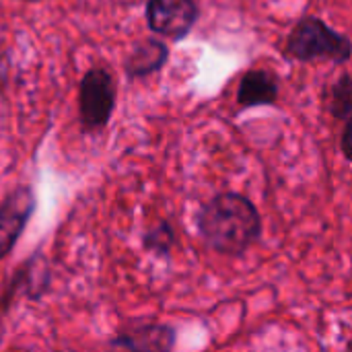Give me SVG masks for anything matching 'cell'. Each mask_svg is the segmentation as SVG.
Returning <instances> with one entry per match:
<instances>
[{
	"mask_svg": "<svg viewBox=\"0 0 352 352\" xmlns=\"http://www.w3.org/2000/svg\"><path fill=\"white\" fill-rule=\"evenodd\" d=\"M146 16L153 31L179 39L194 27L198 19V6L194 0H151Z\"/></svg>",
	"mask_w": 352,
	"mask_h": 352,
	"instance_id": "cell-4",
	"label": "cell"
},
{
	"mask_svg": "<svg viewBox=\"0 0 352 352\" xmlns=\"http://www.w3.org/2000/svg\"><path fill=\"white\" fill-rule=\"evenodd\" d=\"M33 210V194L27 188L16 190L6 198L0 208V258H4L14 245L16 237L27 225V219Z\"/></svg>",
	"mask_w": 352,
	"mask_h": 352,
	"instance_id": "cell-6",
	"label": "cell"
},
{
	"mask_svg": "<svg viewBox=\"0 0 352 352\" xmlns=\"http://www.w3.org/2000/svg\"><path fill=\"white\" fill-rule=\"evenodd\" d=\"M342 153L349 161H352V116L349 118L344 134H342Z\"/></svg>",
	"mask_w": 352,
	"mask_h": 352,
	"instance_id": "cell-11",
	"label": "cell"
},
{
	"mask_svg": "<svg viewBox=\"0 0 352 352\" xmlns=\"http://www.w3.org/2000/svg\"><path fill=\"white\" fill-rule=\"evenodd\" d=\"M276 97H278V85L274 76L266 70H250L239 82L237 101L245 107L268 105L274 103Z\"/></svg>",
	"mask_w": 352,
	"mask_h": 352,
	"instance_id": "cell-7",
	"label": "cell"
},
{
	"mask_svg": "<svg viewBox=\"0 0 352 352\" xmlns=\"http://www.w3.org/2000/svg\"><path fill=\"white\" fill-rule=\"evenodd\" d=\"M332 116L338 120H346L352 116V76L344 74L334 85L332 91Z\"/></svg>",
	"mask_w": 352,
	"mask_h": 352,
	"instance_id": "cell-9",
	"label": "cell"
},
{
	"mask_svg": "<svg viewBox=\"0 0 352 352\" xmlns=\"http://www.w3.org/2000/svg\"><path fill=\"white\" fill-rule=\"evenodd\" d=\"M113 109V82L105 70H91L80 85V116L87 126H103Z\"/></svg>",
	"mask_w": 352,
	"mask_h": 352,
	"instance_id": "cell-5",
	"label": "cell"
},
{
	"mask_svg": "<svg viewBox=\"0 0 352 352\" xmlns=\"http://www.w3.org/2000/svg\"><path fill=\"white\" fill-rule=\"evenodd\" d=\"M173 344V328L157 322H132L109 342V352H171Z\"/></svg>",
	"mask_w": 352,
	"mask_h": 352,
	"instance_id": "cell-3",
	"label": "cell"
},
{
	"mask_svg": "<svg viewBox=\"0 0 352 352\" xmlns=\"http://www.w3.org/2000/svg\"><path fill=\"white\" fill-rule=\"evenodd\" d=\"M346 352H352V340L349 342V349H346Z\"/></svg>",
	"mask_w": 352,
	"mask_h": 352,
	"instance_id": "cell-12",
	"label": "cell"
},
{
	"mask_svg": "<svg viewBox=\"0 0 352 352\" xmlns=\"http://www.w3.org/2000/svg\"><path fill=\"white\" fill-rule=\"evenodd\" d=\"M285 54L297 62H311L320 58L342 64L352 56V43L349 37L336 33L324 21L305 16L289 35Z\"/></svg>",
	"mask_w": 352,
	"mask_h": 352,
	"instance_id": "cell-2",
	"label": "cell"
},
{
	"mask_svg": "<svg viewBox=\"0 0 352 352\" xmlns=\"http://www.w3.org/2000/svg\"><path fill=\"white\" fill-rule=\"evenodd\" d=\"M165 60H167V47L163 43L151 39L134 52V56L128 62V72L134 76H142V74H148V72L161 68V64Z\"/></svg>",
	"mask_w": 352,
	"mask_h": 352,
	"instance_id": "cell-8",
	"label": "cell"
},
{
	"mask_svg": "<svg viewBox=\"0 0 352 352\" xmlns=\"http://www.w3.org/2000/svg\"><path fill=\"white\" fill-rule=\"evenodd\" d=\"M175 241V235H173V229L167 225V223H159L155 229H151L144 237V245L157 254H167L171 250Z\"/></svg>",
	"mask_w": 352,
	"mask_h": 352,
	"instance_id": "cell-10",
	"label": "cell"
},
{
	"mask_svg": "<svg viewBox=\"0 0 352 352\" xmlns=\"http://www.w3.org/2000/svg\"><path fill=\"white\" fill-rule=\"evenodd\" d=\"M198 229L206 245L217 254L241 256L258 241L262 219L245 196L227 192L202 206Z\"/></svg>",
	"mask_w": 352,
	"mask_h": 352,
	"instance_id": "cell-1",
	"label": "cell"
}]
</instances>
